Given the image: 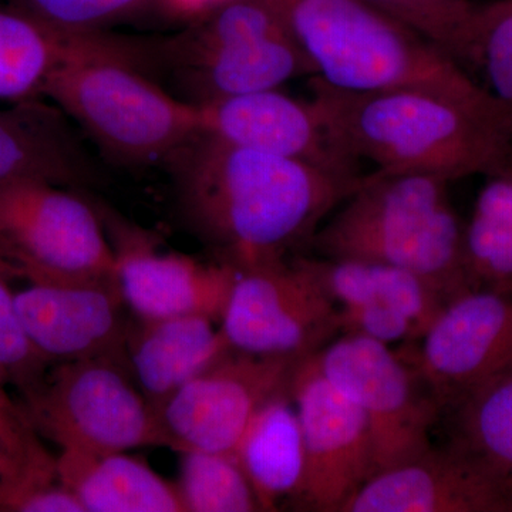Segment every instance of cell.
I'll list each match as a JSON object with an SVG mask.
<instances>
[{"label":"cell","instance_id":"cell-28","mask_svg":"<svg viewBox=\"0 0 512 512\" xmlns=\"http://www.w3.org/2000/svg\"><path fill=\"white\" fill-rule=\"evenodd\" d=\"M20 272L0 258V376L20 396H28L49 372V362L35 348L19 318L13 279Z\"/></svg>","mask_w":512,"mask_h":512},{"label":"cell","instance_id":"cell-19","mask_svg":"<svg viewBox=\"0 0 512 512\" xmlns=\"http://www.w3.org/2000/svg\"><path fill=\"white\" fill-rule=\"evenodd\" d=\"M214 323L197 315L128 323V365L154 413L185 383L234 350Z\"/></svg>","mask_w":512,"mask_h":512},{"label":"cell","instance_id":"cell-1","mask_svg":"<svg viewBox=\"0 0 512 512\" xmlns=\"http://www.w3.org/2000/svg\"><path fill=\"white\" fill-rule=\"evenodd\" d=\"M163 167L185 227L237 272L292 259L363 180L202 133Z\"/></svg>","mask_w":512,"mask_h":512},{"label":"cell","instance_id":"cell-11","mask_svg":"<svg viewBox=\"0 0 512 512\" xmlns=\"http://www.w3.org/2000/svg\"><path fill=\"white\" fill-rule=\"evenodd\" d=\"M299 360L231 350L157 410L158 446L234 454L255 413L291 389Z\"/></svg>","mask_w":512,"mask_h":512},{"label":"cell","instance_id":"cell-17","mask_svg":"<svg viewBox=\"0 0 512 512\" xmlns=\"http://www.w3.org/2000/svg\"><path fill=\"white\" fill-rule=\"evenodd\" d=\"M342 512H512V491L447 444L375 474Z\"/></svg>","mask_w":512,"mask_h":512},{"label":"cell","instance_id":"cell-26","mask_svg":"<svg viewBox=\"0 0 512 512\" xmlns=\"http://www.w3.org/2000/svg\"><path fill=\"white\" fill-rule=\"evenodd\" d=\"M417 30L463 69L476 67L478 6L471 0H363Z\"/></svg>","mask_w":512,"mask_h":512},{"label":"cell","instance_id":"cell-7","mask_svg":"<svg viewBox=\"0 0 512 512\" xmlns=\"http://www.w3.org/2000/svg\"><path fill=\"white\" fill-rule=\"evenodd\" d=\"M0 258L28 281L119 285L92 197L50 181L23 178L0 185Z\"/></svg>","mask_w":512,"mask_h":512},{"label":"cell","instance_id":"cell-8","mask_svg":"<svg viewBox=\"0 0 512 512\" xmlns=\"http://www.w3.org/2000/svg\"><path fill=\"white\" fill-rule=\"evenodd\" d=\"M20 403L39 436L60 450L119 453L158 446L156 413L126 363H57Z\"/></svg>","mask_w":512,"mask_h":512},{"label":"cell","instance_id":"cell-30","mask_svg":"<svg viewBox=\"0 0 512 512\" xmlns=\"http://www.w3.org/2000/svg\"><path fill=\"white\" fill-rule=\"evenodd\" d=\"M0 440L23 460L46 473L56 474V456L45 447L22 403L8 392L0 376Z\"/></svg>","mask_w":512,"mask_h":512},{"label":"cell","instance_id":"cell-5","mask_svg":"<svg viewBox=\"0 0 512 512\" xmlns=\"http://www.w3.org/2000/svg\"><path fill=\"white\" fill-rule=\"evenodd\" d=\"M138 66L197 106L313 74L274 0H217L167 37H138Z\"/></svg>","mask_w":512,"mask_h":512},{"label":"cell","instance_id":"cell-16","mask_svg":"<svg viewBox=\"0 0 512 512\" xmlns=\"http://www.w3.org/2000/svg\"><path fill=\"white\" fill-rule=\"evenodd\" d=\"M195 109L202 134L335 173L359 175L357 161L336 143L311 100L269 89L207 101Z\"/></svg>","mask_w":512,"mask_h":512},{"label":"cell","instance_id":"cell-23","mask_svg":"<svg viewBox=\"0 0 512 512\" xmlns=\"http://www.w3.org/2000/svg\"><path fill=\"white\" fill-rule=\"evenodd\" d=\"M93 33L50 28L0 0V101L43 99L47 80Z\"/></svg>","mask_w":512,"mask_h":512},{"label":"cell","instance_id":"cell-6","mask_svg":"<svg viewBox=\"0 0 512 512\" xmlns=\"http://www.w3.org/2000/svg\"><path fill=\"white\" fill-rule=\"evenodd\" d=\"M43 99L120 167H163L200 133L195 106L131 64L130 36L119 33H94L52 73Z\"/></svg>","mask_w":512,"mask_h":512},{"label":"cell","instance_id":"cell-34","mask_svg":"<svg viewBox=\"0 0 512 512\" xmlns=\"http://www.w3.org/2000/svg\"><path fill=\"white\" fill-rule=\"evenodd\" d=\"M510 288H512V285L510 286Z\"/></svg>","mask_w":512,"mask_h":512},{"label":"cell","instance_id":"cell-29","mask_svg":"<svg viewBox=\"0 0 512 512\" xmlns=\"http://www.w3.org/2000/svg\"><path fill=\"white\" fill-rule=\"evenodd\" d=\"M476 67L484 70L488 92L512 109V0L478 6Z\"/></svg>","mask_w":512,"mask_h":512},{"label":"cell","instance_id":"cell-32","mask_svg":"<svg viewBox=\"0 0 512 512\" xmlns=\"http://www.w3.org/2000/svg\"><path fill=\"white\" fill-rule=\"evenodd\" d=\"M485 178L471 217L512 228V165Z\"/></svg>","mask_w":512,"mask_h":512},{"label":"cell","instance_id":"cell-12","mask_svg":"<svg viewBox=\"0 0 512 512\" xmlns=\"http://www.w3.org/2000/svg\"><path fill=\"white\" fill-rule=\"evenodd\" d=\"M291 396L301 423L305 464L289 503L299 510L342 512L375 474L365 414L326 379L313 355L296 363Z\"/></svg>","mask_w":512,"mask_h":512},{"label":"cell","instance_id":"cell-10","mask_svg":"<svg viewBox=\"0 0 512 512\" xmlns=\"http://www.w3.org/2000/svg\"><path fill=\"white\" fill-rule=\"evenodd\" d=\"M220 329L231 349L303 359L342 335L338 303L303 262L238 272Z\"/></svg>","mask_w":512,"mask_h":512},{"label":"cell","instance_id":"cell-25","mask_svg":"<svg viewBox=\"0 0 512 512\" xmlns=\"http://www.w3.org/2000/svg\"><path fill=\"white\" fill-rule=\"evenodd\" d=\"M63 32H113L117 26L185 19L180 0H5Z\"/></svg>","mask_w":512,"mask_h":512},{"label":"cell","instance_id":"cell-18","mask_svg":"<svg viewBox=\"0 0 512 512\" xmlns=\"http://www.w3.org/2000/svg\"><path fill=\"white\" fill-rule=\"evenodd\" d=\"M23 178L76 190L99 178L93 158L66 114L42 99L0 109V185Z\"/></svg>","mask_w":512,"mask_h":512},{"label":"cell","instance_id":"cell-3","mask_svg":"<svg viewBox=\"0 0 512 512\" xmlns=\"http://www.w3.org/2000/svg\"><path fill=\"white\" fill-rule=\"evenodd\" d=\"M315 76L348 92L417 90L512 131V109L440 47L363 0H274Z\"/></svg>","mask_w":512,"mask_h":512},{"label":"cell","instance_id":"cell-14","mask_svg":"<svg viewBox=\"0 0 512 512\" xmlns=\"http://www.w3.org/2000/svg\"><path fill=\"white\" fill-rule=\"evenodd\" d=\"M406 355L441 416L512 367V288L473 289L446 303Z\"/></svg>","mask_w":512,"mask_h":512},{"label":"cell","instance_id":"cell-27","mask_svg":"<svg viewBox=\"0 0 512 512\" xmlns=\"http://www.w3.org/2000/svg\"><path fill=\"white\" fill-rule=\"evenodd\" d=\"M183 454L177 487L185 511H261L252 485L234 454L205 451Z\"/></svg>","mask_w":512,"mask_h":512},{"label":"cell","instance_id":"cell-21","mask_svg":"<svg viewBox=\"0 0 512 512\" xmlns=\"http://www.w3.org/2000/svg\"><path fill=\"white\" fill-rule=\"evenodd\" d=\"M234 456L261 511H276L301 485L305 453L298 412L288 392L265 403L242 434Z\"/></svg>","mask_w":512,"mask_h":512},{"label":"cell","instance_id":"cell-31","mask_svg":"<svg viewBox=\"0 0 512 512\" xmlns=\"http://www.w3.org/2000/svg\"><path fill=\"white\" fill-rule=\"evenodd\" d=\"M53 481H56L55 474L33 467L0 440V510L9 511L30 488Z\"/></svg>","mask_w":512,"mask_h":512},{"label":"cell","instance_id":"cell-24","mask_svg":"<svg viewBox=\"0 0 512 512\" xmlns=\"http://www.w3.org/2000/svg\"><path fill=\"white\" fill-rule=\"evenodd\" d=\"M450 446L512 491V367L448 409Z\"/></svg>","mask_w":512,"mask_h":512},{"label":"cell","instance_id":"cell-4","mask_svg":"<svg viewBox=\"0 0 512 512\" xmlns=\"http://www.w3.org/2000/svg\"><path fill=\"white\" fill-rule=\"evenodd\" d=\"M439 175L376 171L320 225L312 247L323 258L359 259L413 272L447 299L473 291L464 225Z\"/></svg>","mask_w":512,"mask_h":512},{"label":"cell","instance_id":"cell-13","mask_svg":"<svg viewBox=\"0 0 512 512\" xmlns=\"http://www.w3.org/2000/svg\"><path fill=\"white\" fill-rule=\"evenodd\" d=\"M116 259L126 306L138 319L207 316L221 322L238 272L220 262H202L161 249L156 232L128 221L92 197Z\"/></svg>","mask_w":512,"mask_h":512},{"label":"cell","instance_id":"cell-2","mask_svg":"<svg viewBox=\"0 0 512 512\" xmlns=\"http://www.w3.org/2000/svg\"><path fill=\"white\" fill-rule=\"evenodd\" d=\"M311 101L340 148L377 171L448 181L512 165V131L457 101L417 90L348 92L319 77Z\"/></svg>","mask_w":512,"mask_h":512},{"label":"cell","instance_id":"cell-22","mask_svg":"<svg viewBox=\"0 0 512 512\" xmlns=\"http://www.w3.org/2000/svg\"><path fill=\"white\" fill-rule=\"evenodd\" d=\"M303 262L339 308L386 306L412 320L421 338L448 302L429 282L396 266L323 256H303Z\"/></svg>","mask_w":512,"mask_h":512},{"label":"cell","instance_id":"cell-33","mask_svg":"<svg viewBox=\"0 0 512 512\" xmlns=\"http://www.w3.org/2000/svg\"><path fill=\"white\" fill-rule=\"evenodd\" d=\"M9 511L86 512L79 498L59 481L37 485L20 495Z\"/></svg>","mask_w":512,"mask_h":512},{"label":"cell","instance_id":"cell-15","mask_svg":"<svg viewBox=\"0 0 512 512\" xmlns=\"http://www.w3.org/2000/svg\"><path fill=\"white\" fill-rule=\"evenodd\" d=\"M23 281L28 285L13 289L16 309L33 345L50 365L89 359L128 365L127 306L120 285Z\"/></svg>","mask_w":512,"mask_h":512},{"label":"cell","instance_id":"cell-20","mask_svg":"<svg viewBox=\"0 0 512 512\" xmlns=\"http://www.w3.org/2000/svg\"><path fill=\"white\" fill-rule=\"evenodd\" d=\"M56 477L86 512H187L177 485L124 451L60 450Z\"/></svg>","mask_w":512,"mask_h":512},{"label":"cell","instance_id":"cell-9","mask_svg":"<svg viewBox=\"0 0 512 512\" xmlns=\"http://www.w3.org/2000/svg\"><path fill=\"white\" fill-rule=\"evenodd\" d=\"M313 359L322 375L365 414L375 474L433 447L431 430L441 412L409 357L375 339L342 333Z\"/></svg>","mask_w":512,"mask_h":512}]
</instances>
